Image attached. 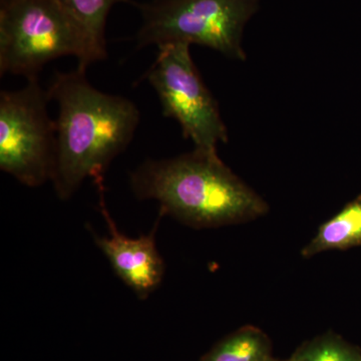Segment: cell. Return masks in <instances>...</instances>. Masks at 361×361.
I'll return each mask as SVG.
<instances>
[{
  "label": "cell",
  "instance_id": "cell-9",
  "mask_svg": "<svg viewBox=\"0 0 361 361\" xmlns=\"http://www.w3.org/2000/svg\"><path fill=\"white\" fill-rule=\"evenodd\" d=\"M271 343L262 331L245 326L218 342L200 361H269Z\"/></svg>",
  "mask_w": 361,
  "mask_h": 361
},
{
  "label": "cell",
  "instance_id": "cell-12",
  "mask_svg": "<svg viewBox=\"0 0 361 361\" xmlns=\"http://www.w3.org/2000/svg\"><path fill=\"white\" fill-rule=\"evenodd\" d=\"M16 1V0H0V6H4V4H11V2Z\"/></svg>",
  "mask_w": 361,
  "mask_h": 361
},
{
  "label": "cell",
  "instance_id": "cell-2",
  "mask_svg": "<svg viewBox=\"0 0 361 361\" xmlns=\"http://www.w3.org/2000/svg\"><path fill=\"white\" fill-rule=\"evenodd\" d=\"M133 193L156 200L161 213L195 228L256 219L267 204L218 157L194 149L172 159L147 160L130 174Z\"/></svg>",
  "mask_w": 361,
  "mask_h": 361
},
{
  "label": "cell",
  "instance_id": "cell-5",
  "mask_svg": "<svg viewBox=\"0 0 361 361\" xmlns=\"http://www.w3.org/2000/svg\"><path fill=\"white\" fill-rule=\"evenodd\" d=\"M49 102L39 78L0 92V169L27 187L42 186L54 176L56 125L49 116Z\"/></svg>",
  "mask_w": 361,
  "mask_h": 361
},
{
  "label": "cell",
  "instance_id": "cell-10",
  "mask_svg": "<svg viewBox=\"0 0 361 361\" xmlns=\"http://www.w3.org/2000/svg\"><path fill=\"white\" fill-rule=\"evenodd\" d=\"M66 11L84 26L102 51L106 52L104 30L106 18L114 6L130 0H58Z\"/></svg>",
  "mask_w": 361,
  "mask_h": 361
},
{
  "label": "cell",
  "instance_id": "cell-3",
  "mask_svg": "<svg viewBox=\"0 0 361 361\" xmlns=\"http://www.w3.org/2000/svg\"><path fill=\"white\" fill-rule=\"evenodd\" d=\"M63 56L78 59V68L103 61L82 23L58 0H16L0 6V75L39 78L45 65Z\"/></svg>",
  "mask_w": 361,
  "mask_h": 361
},
{
  "label": "cell",
  "instance_id": "cell-4",
  "mask_svg": "<svg viewBox=\"0 0 361 361\" xmlns=\"http://www.w3.org/2000/svg\"><path fill=\"white\" fill-rule=\"evenodd\" d=\"M261 0H151L133 2L141 13L139 49L184 42L210 47L227 58L245 61L244 28Z\"/></svg>",
  "mask_w": 361,
  "mask_h": 361
},
{
  "label": "cell",
  "instance_id": "cell-13",
  "mask_svg": "<svg viewBox=\"0 0 361 361\" xmlns=\"http://www.w3.org/2000/svg\"><path fill=\"white\" fill-rule=\"evenodd\" d=\"M269 361H291L290 360H274V358H271V360Z\"/></svg>",
  "mask_w": 361,
  "mask_h": 361
},
{
  "label": "cell",
  "instance_id": "cell-6",
  "mask_svg": "<svg viewBox=\"0 0 361 361\" xmlns=\"http://www.w3.org/2000/svg\"><path fill=\"white\" fill-rule=\"evenodd\" d=\"M157 47L156 61L146 78L158 94L164 116L179 123L183 137L194 142L195 149L217 154V145L228 142L227 127L197 71L190 44L172 42Z\"/></svg>",
  "mask_w": 361,
  "mask_h": 361
},
{
  "label": "cell",
  "instance_id": "cell-8",
  "mask_svg": "<svg viewBox=\"0 0 361 361\" xmlns=\"http://www.w3.org/2000/svg\"><path fill=\"white\" fill-rule=\"evenodd\" d=\"M361 245V196L350 202L324 223L314 238L304 247L302 256L312 257L330 250H345Z\"/></svg>",
  "mask_w": 361,
  "mask_h": 361
},
{
  "label": "cell",
  "instance_id": "cell-1",
  "mask_svg": "<svg viewBox=\"0 0 361 361\" xmlns=\"http://www.w3.org/2000/svg\"><path fill=\"white\" fill-rule=\"evenodd\" d=\"M85 71L56 73L47 89L59 106L51 180L61 200L70 199L87 178L104 179L114 159L132 142L141 118L130 99L92 87Z\"/></svg>",
  "mask_w": 361,
  "mask_h": 361
},
{
  "label": "cell",
  "instance_id": "cell-11",
  "mask_svg": "<svg viewBox=\"0 0 361 361\" xmlns=\"http://www.w3.org/2000/svg\"><path fill=\"white\" fill-rule=\"evenodd\" d=\"M291 361H361V353L341 337L323 334L305 342L290 358Z\"/></svg>",
  "mask_w": 361,
  "mask_h": 361
},
{
  "label": "cell",
  "instance_id": "cell-7",
  "mask_svg": "<svg viewBox=\"0 0 361 361\" xmlns=\"http://www.w3.org/2000/svg\"><path fill=\"white\" fill-rule=\"evenodd\" d=\"M99 195V211L108 226V236L94 234L99 250L103 252L116 274L140 299L158 288L165 273V264L155 241V231L137 238H130L118 231L104 202V179L94 182Z\"/></svg>",
  "mask_w": 361,
  "mask_h": 361
}]
</instances>
